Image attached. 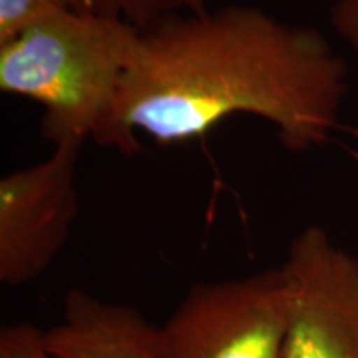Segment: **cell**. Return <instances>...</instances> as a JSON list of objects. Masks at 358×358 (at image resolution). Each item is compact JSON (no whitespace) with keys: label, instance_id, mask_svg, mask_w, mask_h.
<instances>
[{"label":"cell","instance_id":"8992f818","mask_svg":"<svg viewBox=\"0 0 358 358\" xmlns=\"http://www.w3.org/2000/svg\"><path fill=\"white\" fill-rule=\"evenodd\" d=\"M43 338L60 358H156V327L138 308L82 289L69 290L64 320L43 330Z\"/></svg>","mask_w":358,"mask_h":358},{"label":"cell","instance_id":"277c9868","mask_svg":"<svg viewBox=\"0 0 358 358\" xmlns=\"http://www.w3.org/2000/svg\"><path fill=\"white\" fill-rule=\"evenodd\" d=\"M82 143L65 141L29 168L0 179V282L38 279L60 256L78 216Z\"/></svg>","mask_w":358,"mask_h":358},{"label":"cell","instance_id":"ba28073f","mask_svg":"<svg viewBox=\"0 0 358 358\" xmlns=\"http://www.w3.org/2000/svg\"><path fill=\"white\" fill-rule=\"evenodd\" d=\"M70 8L75 0H0V45Z\"/></svg>","mask_w":358,"mask_h":358},{"label":"cell","instance_id":"7a4b0ae2","mask_svg":"<svg viewBox=\"0 0 358 358\" xmlns=\"http://www.w3.org/2000/svg\"><path fill=\"white\" fill-rule=\"evenodd\" d=\"M140 32L98 13H57L0 45V92L42 106L40 131L53 146L93 140L122 151L116 101Z\"/></svg>","mask_w":358,"mask_h":358},{"label":"cell","instance_id":"3957f363","mask_svg":"<svg viewBox=\"0 0 358 358\" xmlns=\"http://www.w3.org/2000/svg\"><path fill=\"white\" fill-rule=\"evenodd\" d=\"M287 327L280 267L203 282L156 327V358H285Z\"/></svg>","mask_w":358,"mask_h":358},{"label":"cell","instance_id":"9c48e42d","mask_svg":"<svg viewBox=\"0 0 358 358\" xmlns=\"http://www.w3.org/2000/svg\"><path fill=\"white\" fill-rule=\"evenodd\" d=\"M0 358H60L45 345L43 330L20 322L0 332Z\"/></svg>","mask_w":358,"mask_h":358},{"label":"cell","instance_id":"5b68a950","mask_svg":"<svg viewBox=\"0 0 358 358\" xmlns=\"http://www.w3.org/2000/svg\"><path fill=\"white\" fill-rule=\"evenodd\" d=\"M280 268L289 303L285 358H358V257L308 226Z\"/></svg>","mask_w":358,"mask_h":358},{"label":"cell","instance_id":"6da1fadb","mask_svg":"<svg viewBox=\"0 0 358 358\" xmlns=\"http://www.w3.org/2000/svg\"><path fill=\"white\" fill-rule=\"evenodd\" d=\"M347 88L345 60L310 27L245 6L171 17L140 32L116 101L120 153H140L138 133L181 145L236 115L312 150L337 129Z\"/></svg>","mask_w":358,"mask_h":358},{"label":"cell","instance_id":"52a82bcc","mask_svg":"<svg viewBox=\"0 0 358 358\" xmlns=\"http://www.w3.org/2000/svg\"><path fill=\"white\" fill-rule=\"evenodd\" d=\"M209 0H75V10L113 17L146 30L178 15L208 10Z\"/></svg>","mask_w":358,"mask_h":358},{"label":"cell","instance_id":"30bf717a","mask_svg":"<svg viewBox=\"0 0 358 358\" xmlns=\"http://www.w3.org/2000/svg\"><path fill=\"white\" fill-rule=\"evenodd\" d=\"M332 25L358 53V0H337L332 8Z\"/></svg>","mask_w":358,"mask_h":358}]
</instances>
